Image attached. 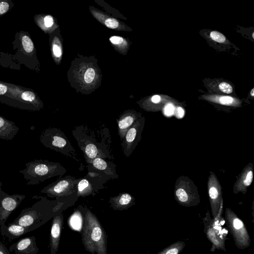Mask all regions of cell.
Instances as JSON below:
<instances>
[{"label":"cell","instance_id":"1","mask_svg":"<svg viewBox=\"0 0 254 254\" xmlns=\"http://www.w3.org/2000/svg\"><path fill=\"white\" fill-rule=\"evenodd\" d=\"M73 135L89 165L97 157L113 158L109 151L110 143H105V132L96 137L93 130L81 126L73 130Z\"/></svg>","mask_w":254,"mask_h":254},{"label":"cell","instance_id":"2","mask_svg":"<svg viewBox=\"0 0 254 254\" xmlns=\"http://www.w3.org/2000/svg\"><path fill=\"white\" fill-rule=\"evenodd\" d=\"M32 198H40L31 207L22 210L19 215L12 223L27 227L30 232L45 224L53 218L55 213L57 200H50L46 198L34 195Z\"/></svg>","mask_w":254,"mask_h":254},{"label":"cell","instance_id":"3","mask_svg":"<svg viewBox=\"0 0 254 254\" xmlns=\"http://www.w3.org/2000/svg\"><path fill=\"white\" fill-rule=\"evenodd\" d=\"M81 241L91 254H107V235L96 216L87 208L81 230Z\"/></svg>","mask_w":254,"mask_h":254},{"label":"cell","instance_id":"4","mask_svg":"<svg viewBox=\"0 0 254 254\" xmlns=\"http://www.w3.org/2000/svg\"><path fill=\"white\" fill-rule=\"evenodd\" d=\"M25 169L20 170L29 185H38L57 176H61L66 172L62 165L46 160L38 159L25 164Z\"/></svg>","mask_w":254,"mask_h":254},{"label":"cell","instance_id":"5","mask_svg":"<svg viewBox=\"0 0 254 254\" xmlns=\"http://www.w3.org/2000/svg\"><path fill=\"white\" fill-rule=\"evenodd\" d=\"M40 141L45 147L59 152L65 155L75 157V150L64 132L59 128L48 127L40 135Z\"/></svg>","mask_w":254,"mask_h":254},{"label":"cell","instance_id":"6","mask_svg":"<svg viewBox=\"0 0 254 254\" xmlns=\"http://www.w3.org/2000/svg\"><path fill=\"white\" fill-rule=\"evenodd\" d=\"M174 194L176 200L183 206H195L200 202L197 188L187 176H182L177 179L175 184Z\"/></svg>","mask_w":254,"mask_h":254},{"label":"cell","instance_id":"7","mask_svg":"<svg viewBox=\"0 0 254 254\" xmlns=\"http://www.w3.org/2000/svg\"><path fill=\"white\" fill-rule=\"evenodd\" d=\"M225 221L236 247L241 250L249 247L251 240L244 222L229 208L225 209Z\"/></svg>","mask_w":254,"mask_h":254},{"label":"cell","instance_id":"8","mask_svg":"<svg viewBox=\"0 0 254 254\" xmlns=\"http://www.w3.org/2000/svg\"><path fill=\"white\" fill-rule=\"evenodd\" d=\"M78 180L73 177L67 176L49 184L40 192L52 198L67 196L75 192Z\"/></svg>","mask_w":254,"mask_h":254},{"label":"cell","instance_id":"9","mask_svg":"<svg viewBox=\"0 0 254 254\" xmlns=\"http://www.w3.org/2000/svg\"><path fill=\"white\" fill-rule=\"evenodd\" d=\"M144 123V118H139L127 131L122 140V148L126 157L130 156L140 141Z\"/></svg>","mask_w":254,"mask_h":254},{"label":"cell","instance_id":"10","mask_svg":"<svg viewBox=\"0 0 254 254\" xmlns=\"http://www.w3.org/2000/svg\"><path fill=\"white\" fill-rule=\"evenodd\" d=\"M0 182V226H3L11 213L20 204L25 195L14 194L10 195L1 189Z\"/></svg>","mask_w":254,"mask_h":254},{"label":"cell","instance_id":"11","mask_svg":"<svg viewBox=\"0 0 254 254\" xmlns=\"http://www.w3.org/2000/svg\"><path fill=\"white\" fill-rule=\"evenodd\" d=\"M207 190L212 218H214L218 212L221 203L223 202L222 187L216 175L210 172L208 179Z\"/></svg>","mask_w":254,"mask_h":254},{"label":"cell","instance_id":"12","mask_svg":"<svg viewBox=\"0 0 254 254\" xmlns=\"http://www.w3.org/2000/svg\"><path fill=\"white\" fill-rule=\"evenodd\" d=\"M63 210L56 211L53 218L50 234L51 254H56L59 247L62 231L64 224Z\"/></svg>","mask_w":254,"mask_h":254},{"label":"cell","instance_id":"13","mask_svg":"<svg viewBox=\"0 0 254 254\" xmlns=\"http://www.w3.org/2000/svg\"><path fill=\"white\" fill-rule=\"evenodd\" d=\"M102 179L103 178L97 181ZM97 181H96L95 179L92 180L91 175L89 173L85 177L79 179L77 185V196L85 197L90 195H94L99 189L102 188L104 183L106 182L101 181L97 182Z\"/></svg>","mask_w":254,"mask_h":254},{"label":"cell","instance_id":"14","mask_svg":"<svg viewBox=\"0 0 254 254\" xmlns=\"http://www.w3.org/2000/svg\"><path fill=\"white\" fill-rule=\"evenodd\" d=\"M253 170L252 163H249L244 168L234 184V193L241 192L245 194L247 193L248 188L253 180Z\"/></svg>","mask_w":254,"mask_h":254},{"label":"cell","instance_id":"15","mask_svg":"<svg viewBox=\"0 0 254 254\" xmlns=\"http://www.w3.org/2000/svg\"><path fill=\"white\" fill-rule=\"evenodd\" d=\"M39 250L36 237L33 236L20 239L9 248V252L16 254H37Z\"/></svg>","mask_w":254,"mask_h":254},{"label":"cell","instance_id":"16","mask_svg":"<svg viewBox=\"0 0 254 254\" xmlns=\"http://www.w3.org/2000/svg\"><path fill=\"white\" fill-rule=\"evenodd\" d=\"M211 218L208 210L206 213L205 217L203 218L204 224V232L207 238L212 244L213 252L216 249L226 252L225 245L218 238L211 224Z\"/></svg>","mask_w":254,"mask_h":254},{"label":"cell","instance_id":"17","mask_svg":"<svg viewBox=\"0 0 254 254\" xmlns=\"http://www.w3.org/2000/svg\"><path fill=\"white\" fill-rule=\"evenodd\" d=\"M111 207L115 210L128 209L135 204L134 197L128 193H121L110 198Z\"/></svg>","mask_w":254,"mask_h":254},{"label":"cell","instance_id":"18","mask_svg":"<svg viewBox=\"0 0 254 254\" xmlns=\"http://www.w3.org/2000/svg\"><path fill=\"white\" fill-rule=\"evenodd\" d=\"M91 164L94 169L102 173L105 177L109 179H115L118 177L116 170V165L111 162L97 157L95 158Z\"/></svg>","mask_w":254,"mask_h":254},{"label":"cell","instance_id":"19","mask_svg":"<svg viewBox=\"0 0 254 254\" xmlns=\"http://www.w3.org/2000/svg\"><path fill=\"white\" fill-rule=\"evenodd\" d=\"M30 232L28 228L12 223L8 226L4 225L3 226H0V234L10 240H14Z\"/></svg>","mask_w":254,"mask_h":254},{"label":"cell","instance_id":"20","mask_svg":"<svg viewBox=\"0 0 254 254\" xmlns=\"http://www.w3.org/2000/svg\"><path fill=\"white\" fill-rule=\"evenodd\" d=\"M139 119L134 113H128L121 116L117 121L118 134L122 141L127 131Z\"/></svg>","mask_w":254,"mask_h":254},{"label":"cell","instance_id":"21","mask_svg":"<svg viewBox=\"0 0 254 254\" xmlns=\"http://www.w3.org/2000/svg\"><path fill=\"white\" fill-rule=\"evenodd\" d=\"M19 129L14 123L0 116V139L12 140Z\"/></svg>","mask_w":254,"mask_h":254},{"label":"cell","instance_id":"22","mask_svg":"<svg viewBox=\"0 0 254 254\" xmlns=\"http://www.w3.org/2000/svg\"><path fill=\"white\" fill-rule=\"evenodd\" d=\"M87 208L79 205L69 217L67 224L69 227L73 231L81 232L83 221Z\"/></svg>","mask_w":254,"mask_h":254},{"label":"cell","instance_id":"23","mask_svg":"<svg viewBox=\"0 0 254 254\" xmlns=\"http://www.w3.org/2000/svg\"><path fill=\"white\" fill-rule=\"evenodd\" d=\"M185 247V243L178 241L165 248L156 254H180Z\"/></svg>","mask_w":254,"mask_h":254},{"label":"cell","instance_id":"24","mask_svg":"<svg viewBox=\"0 0 254 254\" xmlns=\"http://www.w3.org/2000/svg\"><path fill=\"white\" fill-rule=\"evenodd\" d=\"M21 44L25 52L28 53H31L34 49V45L31 39L26 35H23L21 37Z\"/></svg>","mask_w":254,"mask_h":254},{"label":"cell","instance_id":"25","mask_svg":"<svg viewBox=\"0 0 254 254\" xmlns=\"http://www.w3.org/2000/svg\"><path fill=\"white\" fill-rule=\"evenodd\" d=\"M217 102L224 105H237L235 99L230 96H222L219 98Z\"/></svg>","mask_w":254,"mask_h":254},{"label":"cell","instance_id":"26","mask_svg":"<svg viewBox=\"0 0 254 254\" xmlns=\"http://www.w3.org/2000/svg\"><path fill=\"white\" fill-rule=\"evenodd\" d=\"M210 36L213 40L218 43H224L226 40L225 36L216 31H213L211 32L210 33Z\"/></svg>","mask_w":254,"mask_h":254},{"label":"cell","instance_id":"27","mask_svg":"<svg viewBox=\"0 0 254 254\" xmlns=\"http://www.w3.org/2000/svg\"><path fill=\"white\" fill-rule=\"evenodd\" d=\"M95 75V72L93 68H87L84 76V81L87 83L92 82L94 79Z\"/></svg>","mask_w":254,"mask_h":254},{"label":"cell","instance_id":"28","mask_svg":"<svg viewBox=\"0 0 254 254\" xmlns=\"http://www.w3.org/2000/svg\"><path fill=\"white\" fill-rule=\"evenodd\" d=\"M21 98L24 101L32 102L35 100V95L32 92L26 91L21 94Z\"/></svg>","mask_w":254,"mask_h":254},{"label":"cell","instance_id":"29","mask_svg":"<svg viewBox=\"0 0 254 254\" xmlns=\"http://www.w3.org/2000/svg\"><path fill=\"white\" fill-rule=\"evenodd\" d=\"M219 88L221 91L226 94H230L233 91L232 86L226 82H221L219 85Z\"/></svg>","mask_w":254,"mask_h":254},{"label":"cell","instance_id":"30","mask_svg":"<svg viewBox=\"0 0 254 254\" xmlns=\"http://www.w3.org/2000/svg\"><path fill=\"white\" fill-rule=\"evenodd\" d=\"M105 24L108 28L115 29L118 27L119 22L116 19L110 18L106 20Z\"/></svg>","mask_w":254,"mask_h":254},{"label":"cell","instance_id":"31","mask_svg":"<svg viewBox=\"0 0 254 254\" xmlns=\"http://www.w3.org/2000/svg\"><path fill=\"white\" fill-rule=\"evenodd\" d=\"M109 40L110 42L115 45L122 44L124 42V39L118 36H113L110 38Z\"/></svg>","mask_w":254,"mask_h":254},{"label":"cell","instance_id":"32","mask_svg":"<svg viewBox=\"0 0 254 254\" xmlns=\"http://www.w3.org/2000/svg\"><path fill=\"white\" fill-rule=\"evenodd\" d=\"M174 107L172 104H168L165 107L164 112L167 116L172 115L174 113Z\"/></svg>","mask_w":254,"mask_h":254},{"label":"cell","instance_id":"33","mask_svg":"<svg viewBox=\"0 0 254 254\" xmlns=\"http://www.w3.org/2000/svg\"><path fill=\"white\" fill-rule=\"evenodd\" d=\"M53 52L54 56L57 58L60 57L62 54L60 47L56 44L53 45Z\"/></svg>","mask_w":254,"mask_h":254},{"label":"cell","instance_id":"34","mask_svg":"<svg viewBox=\"0 0 254 254\" xmlns=\"http://www.w3.org/2000/svg\"><path fill=\"white\" fill-rule=\"evenodd\" d=\"M44 24L47 27H51L54 24V20L51 15H47L44 19Z\"/></svg>","mask_w":254,"mask_h":254},{"label":"cell","instance_id":"35","mask_svg":"<svg viewBox=\"0 0 254 254\" xmlns=\"http://www.w3.org/2000/svg\"><path fill=\"white\" fill-rule=\"evenodd\" d=\"M9 4L6 1L0 2V15L5 13L8 9Z\"/></svg>","mask_w":254,"mask_h":254},{"label":"cell","instance_id":"36","mask_svg":"<svg viewBox=\"0 0 254 254\" xmlns=\"http://www.w3.org/2000/svg\"><path fill=\"white\" fill-rule=\"evenodd\" d=\"M0 254H10L9 250L1 242H0Z\"/></svg>","mask_w":254,"mask_h":254},{"label":"cell","instance_id":"37","mask_svg":"<svg viewBox=\"0 0 254 254\" xmlns=\"http://www.w3.org/2000/svg\"><path fill=\"white\" fill-rule=\"evenodd\" d=\"M7 91V86L5 84L0 83V95H2L5 94Z\"/></svg>","mask_w":254,"mask_h":254},{"label":"cell","instance_id":"38","mask_svg":"<svg viewBox=\"0 0 254 254\" xmlns=\"http://www.w3.org/2000/svg\"><path fill=\"white\" fill-rule=\"evenodd\" d=\"M184 110L181 107H178L176 110V116L179 118H181L184 115Z\"/></svg>","mask_w":254,"mask_h":254},{"label":"cell","instance_id":"39","mask_svg":"<svg viewBox=\"0 0 254 254\" xmlns=\"http://www.w3.org/2000/svg\"><path fill=\"white\" fill-rule=\"evenodd\" d=\"M160 96L158 95H154L151 98V101L154 103H158L160 101Z\"/></svg>","mask_w":254,"mask_h":254},{"label":"cell","instance_id":"40","mask_svg":"<svg viewBox=\"0 0 254 254\" xmlns=\"http://www.w3.org/2000/svg\"><path fill=\"white\" fill-rule=\"evenodd\" d=\"M250 93L253 97L254 96V88L252 89Z\"/></svg>","mask_w":254,"mask_h":254},{"label":"cell","instance_id":"41","mask_svg":"<svg viewBox=\"0 0 254 254\" xmlns=\"http://www.w3.org/2000/svg\"><path fill=\"white\" fill-rule=\"evenodd\" d=\"M253 38H254V33H253Z\"/></svg>","mask_w":254,"mask_h":254}]
</instances>
